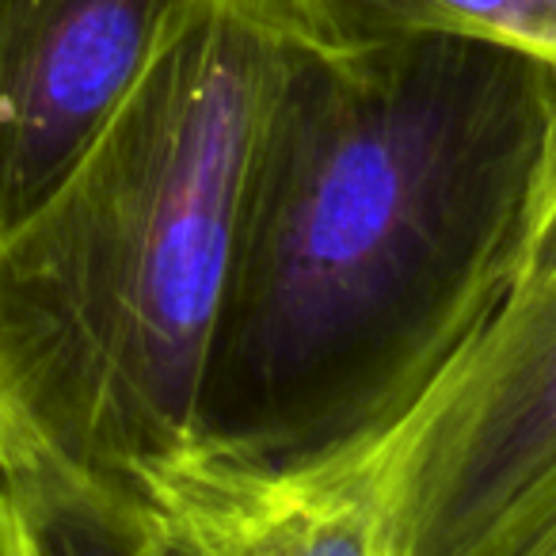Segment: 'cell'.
I'll return each instance as SVG.
<instances>
[{"label":"cell","instance_id":"obj_1","mask_svg":"<svg viewBox=\"0 0 556 556\" xmlns=\"http://www.w3.org/2000/svg\"><path fill=\"white\" fill-rule=\"evenodd\" d=\"M556 65L282 35L240 184L191 450L263 477L370 462L515 298Z\"/></svg>","mask_w":556,"mask_h":556},{"label":"cell","instance_id":"obj_2","mask_svg":"<svg viewBox=\"0 0 556 556\" xmlns=\"http://www.w3.org/2000/svg\"><path fill=\"white\" fill-rule=\"evenodd\" d=\"M278 42L255 0H199L0 240V469L115 480L191 450Z\"/></svg>","mask_w":556,"mask_h":556},{"label":"cell","instance_id":"obj_3","mask_svg":"<svg viewBox=\"0 0 556 556\" xmlns=\"http://www.w3.org/2000/svg\"><path fill=\"white\" fill-rule=\"evenodd\" d=\"M389 556L556 538V287L515 294L381 454Z\"/></svg>","mask_w":556,"mask_h":556},{"label":"cell","instance_id":"obj_4","mask_svg":"<svg viewBox=\"0 0 556 556\" xmlns=\"http://www.w3.org/2000/svg\"><path fill=\"white\" fill-rule=\"evenodd\" d=\"M199 0H0V240L96 146Z\"/></svg>","mask_w":556,"mask_h":556},{"label":"cell","instance_id":"obj_5","mask_svg":"<svg viewBox=\"0 0 556 556\" xmlns=\"http://www.w3.org/2000/svg\"><path fill=\"white\" fill-rule=\"evenodd\" d=\"M381 454L263 477L184 450L115 480L141 503L164 556H389Z\"/></svg>","mask_w":556,"mask_h":556},{"label":"cell","instance_id":"obj_6","mask_svg":"<svg viewBox=\"0 0 556 556\" xmlns=\"http://www.w3.org/2000/svg\"><path fill=\"white\" fill-rule=\"evenodd\" d=\"M294 42L325 50L412 35L503 42L556 65V0H255Z\"/></svg>","mask_w":556,"mask_h":556},{"label":"cell","instance_id":"obj_7","mask_svg":"<svg viewBox=\"0 0 556 556\" xmlns=\"http://www.w3.org/2000/svg\"><path fill=\"white\" fill-rule=\"evenodd\" d=\"M0 556H164L118 480L0 469Z\"/></svg>","mask_w":556,"mask_h":556},{"label":"cell","instance_id":"obj_8","mask_svg":"<svg viewBox=\"0 0 556 556\" xmlns=\"http://www.w3.org/2000/svg\"><path fill=\"white\" fill-rule=\"evenodd\" d=\"M556 287V126H553V149H548V172L541 187L538 214H533L530 244L522 255V275H518L515 294Z\"/></svg>","mask_w":556,"mask_h":556},{"label":"cell","instance_id":"obj_9","mask_svg":"<svg viewBox=\"0 0 556 556\" xmlns=\"http://www.w3.org/2000/svg\"><path fill=\"white\" fill-rule=\"evenodd\" d=\"M533 556H556V538H548L545 545H541V548H538V553H533Z\"/></svg>","mask_w":556,"mask_h":556}]
</instances>
